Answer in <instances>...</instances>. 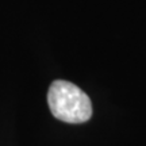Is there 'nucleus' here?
I'll return each instance as SVG.
<instances>
[{
	"instance_id": "nucleus-1",
	"label": "nucleus",
	"mask_w": 146,
	"mask_h": 146,
	"mask_svg": "<svg viewBox=\"0 0 146 146\" xmlns=\"http://www.w3.org/2000/svg\"><path fill=\"white\" fill-rule=\"evenodd\" d=\"M47 103L52 114L66 123H84L92 116V103L88 95L65 80L52 83L47 92Z\"/></svg>"
}]
</instances>
